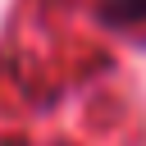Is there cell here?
<instances>
[{"label": "cell", "mask_w": 146, "mask_h": 146, "mask_svg": "<svg viewBox=\"0 0 146 146\" xmlns=\"http://www.w3.org/2000/svg\"><path fill=\"white\" fill-rule=\"evenodd\" d=\"M100 18L110 27H137V23H146V0H105Z\"/></svg>", "instance_id": "1"}]
</instances>
